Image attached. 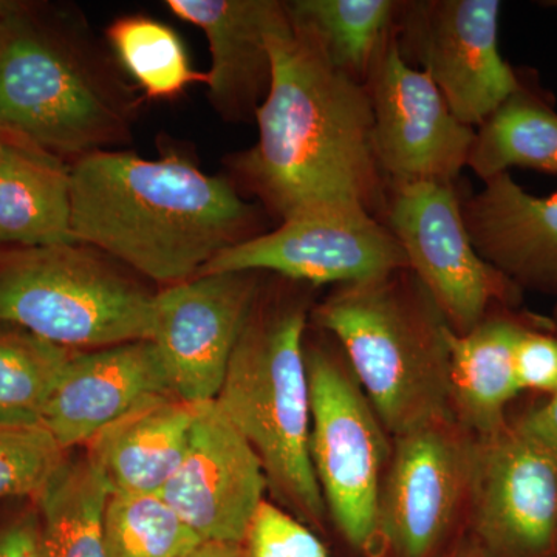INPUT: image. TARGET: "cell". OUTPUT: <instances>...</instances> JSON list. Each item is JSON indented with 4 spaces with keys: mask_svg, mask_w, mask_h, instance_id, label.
<instances>
[{
    "mask_svg": "<svg viewBox=\"0 0 557 557\" xmlns=\"http://www.w3.org/2000/svg\"><path fill=\"white\" fill-rule=\"evenodd\" d=\"M271 86L256 112L259 138L231 170L282 222L333 208L383 220L388 183L373 149L368 86L336 69L287 5L269 33Z\"/></svg>",
    "mask_w": 557,
    "mask_h": 557,
    "instance_id": "obj_1",
    "label": "cell"
},
{
    "mask_svg": "<svg viewBox=\"0 0 557 557\" xmlns=\"http://www.w3.org/2000/svg\"><path fill=\"white\" fill-rule=\"evenodd\" d=\"M70 193L75 240L164 288L199 276L220 252L262 234L258 207L178 153L161 160L89 153L70 166Z\"/></svg>",
    "mask_w": 557,
    "mask_h": 557,
    "instance_id": "obj_2",
    "label": "cell"
},
{
    "mask_svg": "<svg viewBox=\"0 0 557 557\" xmlns=\"http://www.w3.org/2000/svg\"><path fill=\"white\" fill-rule=\"evenodd\" d=\"M313 321L338 344L392 438L454 418L453 329L412 271L338 285Z\"/></svg>",
    "mask_w": 557,
    "mask_h": 557,
    "instance_id": "obj_3",
    "label": "cell"
},
{
    "mask_svg": "<svg viewBox=\"0 0 557 557\" xmlns=\"http://www.w3.org/2000/svg\"><path fill=\"white\" fill-rule=\"evenodd\" d=\"M17 2L0 21V137L53 156L108 150L127 137L124 91L84 40Z\"/></svg>",
    "mask_w": 557,
    "mask_h": 557,
    "instance_id": "obj_4",
    "label": "cell"
},
{
    "mask_svg": "<svg viewBox=\"0 0 557 557\" xmlns=\"http://www.w3.org/2000/svg\"><path fill=\"white\" fill-rule=\"evenodd\" d=\"M302 304L249 314L215 406L255 450L278 507L306 525L327 519L310 458L311 395Z\"/></svg>",
    "mask_w": 557,
    "mask_h": 557,
    "instance_id": "obj_5",
    "label": "cell"
},
{
    "mask_svg": "<svg viewBox=\"0 0 557 557\" xmlns=\"http://www.w3.org/2000/svg\"><path fill=\"white\" fill-rule=\"evenodd\" d=\"M153 299L87 245L0 251V322L69 350L150 341Z\"/></svg>",
    "mask_w": 557,
    "mask_h": 557,
    "instance_id": "obj_6",
    "label": "cell"
},
{
    "mask_svg": "<svg viewBox=\"0 0 557 557\" xmlns=\"http://www.w3.org/2000/svg\"><path fill=\"white\" fill-rule=\"evenodd\" d=\"M332 341V346L306 343L311 467L327 515L348 545L379 556V502L392 437Z\"/></svg>",
    "mask_w": 557,
    "mask_h": 557,
    "instance_id": "obj_7",
    "label": "cell"
},
{
    "mask_svg": "<svg viewBox=\"0 0 557 557\" xmlns=\"http://www.w3.org/2000/svg\"><path fill=\"white\" fill-rule=\"evenodd\" d=\"M383 222L457 335L471 332L500 307L519 309L522 289L472 245L454 183L388 185Z\"/></svg>",
    "mask_w": 557,
    "mask_h": 557,
    "instance_id": "obj_8",
    "label": "cell"
},
{
    "mask_svg": "<svg viewBox=\"0 0 557 557\" xmlns=\"http://www.w3.org/2000/svg\"><path fill=\"white\" fill-rule=\"evenodd\" d=\"M479 438L454 418L392 438L379 502V555L437 557L469 518Z\"/></svg>",
    "mask_w": 557,
    "mask_h": 557,
    "instance_id": "obj_9",
    "label": "cell"
},
{
    "mask_svg": "<svg viewBox=\"0 0 557 557\" xmlns=\"http://www.w3.org/2000/svg\"><path fill=\"white\" fill-rule=\"evenodd\" d=\"M498 0L399 2L403 58L428 73L460 123L474 129L522 87L498 47Z\"/></svg>",
    "mask_w": 557,
    "mask_h": 557,
    "instance_id": "obj_10",
    "label": "cell"
},
{
    "mask_svg": "<svg viewBox=\"0 0 557 557\" xmlns=\"http://www.w3.org/2000/svg\"><path fill=\"white\" fill-rule=\"evenodd\" d=\"M469 522L493 557L557 549V442L525 413L479 438Z\"/></svg>",
    "mask_w": 557,
    "mask_h": 557,
    "instance_id": "obj_11",
    "label": "cell"
},
{
    "mask_svg": "<svg viewBox=\"0 0 557 557\" xmlns=\"http://www.w3.org/2000/svg\"><path fill=\"white\" fill-rule=\"evenodd\" d=\"M408 269L383 220L361 208H333L285 220L220 252L201 274L270 271L300 284L348 285Z\"/></svg>",
    "mask_w": 557,
    "mask_h": 557,
    "instance_id": "obj_12",
    "label": "cell"
},
{
    "mask_svg": "<svg viewBox=\"0 0 557 557\" xmlns=\"http://www.w3.org/2000/svg\"><path fill=\"white\" fill-rule=\"evenodd\" d=\"M373 149L388 185L449 182L468 168L475 131L460 123L428 73L403 58L395 35L368 83Z\"/></svg>",
    "mask_w": 557,
    "mask_h": 557,
    "instance_id": "obj_13",
    "label": "cell"
},
{
    "mask_svg": "<svg viewBox=\"0 0 557 557\" xmlns=\"http://www.w3.org/2000/svg\"><path fill=\"white\" fill-rule=\"evenodd\" d=\"M258 299V271L201 274L157 293L150 341L172 394L190 405L218 398Z\"/></svg>",
    "mask_w": 557,
    "mask_h": 557,
    "instance_id": "obj_14",
    "label": "cell"
},
{
    "mask_svg": "<svg viewBox=\"0 0 557 557\" xmlns=\"http://www.w3.org/2000/svg\"><path fill=\"white\" fill-rule=\"evenodd\" d=\"M267 487L247 440L214 401L197 405L188 446L159 496L201 541L242 544Z\"/></svg>",
    "mask_w": 557,
    "mask_h": 557,
    "instance_id": "obj_15",
    "label": "cell"
},
{
    "mask_svg": "<svg viewBox=\"0 0 557 557\" xmlns=\"http://www.w3.org/2000/svg\"><path fill=\"white\" fill-rule=\"evenodd\" d=\"M171 391L156 344L134 341L73 350L47 406L44 426L62 449L86 446L143 399Z\"/></svg>",
    "mask_w": 557,
    "mask_h": 557,
    "instance_id": "obj_16",
    "label": "cell"
},
{
    "mask_svg": "<svg viewBox=\"0 0 557 557\" xmlns=\"http://www.w3.org/2000/svg\"><path fill=\"white\" fill-rule=\"evenodd\" d=\"M178 20L203 30L211 51L209 101L222 119L247 121L269 95V33L284 11L278 0H168Z\"/></svg>",
    "mask_w": 557,
    "mask_h": 557,
    "instance_id": "obj_17",
    "label": "cell"
},
{
    "mask_svg": "<svg viewBox=\"0 0 557 557\" xmlns=\"http://www.w3.org/2000/svg\"><path fill=\"white\" fill-rule=\"evenodd\" d=\"M483 183L461 201L472 245L522 292L557 296V190L533 196L509 172Z\"/></svg>",
    "mask_w": 557,
    "mask_h": 557,
    "instance_id": "obj_18",
    "label": "cell"
},
{
    "mask_svg": "<svg viewBox=\"0 0 557 557\" xmlns=\"http://www.w3.org/2000/svg\"><path fill=\"white\" fill-rule=\"evenodd\" d=\"M196 408L172 392L150 395L98 432L84 448L110 494H160L188 446Z\"/></svg>",
    "mask_w": 557,
    "mask_h": 557,
    "instance_id": "obj_19",
    "label": "cell"
},
{
    "mask_svg": "<svg viewBox=\"0 0 557 557\" xmlns=\"http://www.w3.org/2000/svg\"><path fill=\"white\" fill-rule=\"evenodd\" d=\"M525 311L500 307L471 332L450 333V408L461 426L478 438L508 423L509 405L522 394L515 346Z\"/></svg>",
    "mask_w": 557,
    "mask_h": 557,
    "instance_id": "obj_20",
    "label": "cell"
},
{
    "mask_svg": "<svg viewBox=\"0 0 557 557\" xmlns=\"http://www.w3.org/2000/svg\"><path fill=\"white\" fill-rule=\"evenodd\" d=\"M69 244H78L72 231L70 168L47 150L5 139L0 156V245Z\"/></svg>",
    "mask_w": 557,
    "mask_h": 557,
    "instance_id": "obj_21",
    "label": "cell"
},
{
    "mask_svg": "<svg viewBox=\"0 0 557 557\" xmlns=\"http://www.w3.org/2000/svg\"><path fill=\"white\" fill-rule=\"evenodd\" d=\"M468 168L483 182L512 168L557 174V112L537 84L523 79L480 124Z\"/></svg>",
    "mask_w": 557,
    "mask_h": 557,
    "instance_id": "obj_22",
    "label": "cell"
},
{
    "mask_svg": "<svg viewBox=\"0 0 557 557\" xmlns=\"http://www.w3.org/2000/svg\"><path fill=\"white\" fill-rule=\"evenodd\" d=\"M110 491L86 454L65 458L39 494L42 557H108L104 511Z\"/></svg>",
    "mask_w": 557,
    "mask_h": 557,
    "instance_id": "obj_23",
    "label": "cell"
},
{
    "mask_svg": "<svg viewBox=\"0 0 557 557\" xmlns=\"http://www.w3.org/2000/svg\"><path fill=\"white\" fill-rule=\"evenodd\" d=\"M292 21L309 32L329 61L366 84L373 64L394 35L399 2L394 0H293Z\"/></svg>",
    "mask_w": 557,
    "mask_h": 557,
    "instance_id": "obj_24",
    "label": "cell"
},
{
    "mask_svg": "<svg viewBox=\"0 0 557 557\" xmlns=\"http://www.w3.org/2000/svg\"><path fill=\"white\" fill-rule=\"evenodd\" d=\"M73 350L0 322V421L44 424L47 406Z\"/></svg>",
    "mask_w": 557,
    "mask_h": 557,
    "instance_id": "obj_25",
    "label": "cell"
},
{
    "mask_svg": "<svg viewBox=\"0 0 557 557\" xmlns=\"http://www.w3.org/2000/svg\"><path fill=\"white\" fill-rule=\"evenodd\" d=\"M121 67L137 81L146 97L172 100L190 84L207 83V73L196 72L177 33L149 16H123L106 32Z\"/></svg>",
    "mask_w": 557,
    "mask_h": 557,
    "instance_id": "obj_26",
    "label": "cell"
},
{
    "mask_svg": "<svg viewBox=\"0 0 557 557\" xmlns=\"http://www.w3.org/2000/svg\"><path fill=\"white\" fill-rule=\"evenodd\" d=\"M104 541L108 557H185L203 542L159 494H110Z\"/></svg>",
    "mask_w": 557,
    "mask_h": 557,
    "instance_id": "obj_27",
    "label": "cell"
},
{
    "mask_svg": "<svg viewBox=\"0 0 557 557\" xmlns=\"http://www.w3.org/2000/svg\"><path fill=\"white\" fill-rule=\"evenodd\" d=\"M65 458L67 450L44 424L21 426L0 421V498L39 497Z\"/></svg>",
    "mask_w": 557,
    "mask_h": 557,
    "instance_id": "obj_28",
    "label": "cell"
},
{
    "mask_svg": "<svg viewBox=\"0 0 557 557\" xmlns=\"http://www.w3.org/2000/svg\"><path fill=\"white\" fill-rule=\"evenodd\" d=\"M242 547L245 557H329L306 523L265 500L256 509Z\"/></svg>",
    "mask_w": 557,
    "mask_h": 557,
    "instance_id": "obj_29",
    "label": "cell"
},
{
    "mask_svg": "<svg viewBox=\"0 0 557 557\" xmlns=\"http://www.w3.org/2000/svg\"><path fill=\"white\" fill-rule=\"evenodd\" d=\"M520 391L552 397L557 392V325L552 318L527 313L515 346Z\"/></svg>",
    "mask_w": 557,
    "mask_h": 557,
    "instance_id": "obj_30",
    "label": "cell"
},
{
    "mask_svg": "<svg viewBox=\"0 0 557 557\" xmlns=\"http://www.w3.org/2000/svg\"><path fill=\"white\" fill-rule=\"evenodd\" d=\"M0 557H42L39 518L28 515L0 531Z\"/></svg>",
    "mask_w": 557,
    "mask_h": 557,
    "instance_id": "obj_31",
    "label": "cell"
},
{
    "mask_svg": "<svg viewBox=\"0 0 557 557\" xmlns=\"http://www.w3.org/2000/svg\"><path fill=\"white\" fill-rule=\"evenodd\" d=\"M552 319L557 325V307ZM525 416L539 431L545 432L557 442V392L552 397L545 398L544 405L528 410Z\"/></svg>",
    "mask_w": 557,
    "mask_h": 557,
    "instance_id": "obj_32",
    "label": "cell"
},
{
    "mask_svg": "<svg viewBox=\"0 0 557 557\" xmlns=\"http://www.w3.org/2000/svg\"><path fill=\"white\" fill-rule=\"evenodd\" d=\"M185 557H245L242 544H231V542H201L199 547L193 549Z\"/></svg>",
    "mask_w": 557,
    "mask_h": 557,
    "instance_id": "obj_33",
    "label": "cell"
},
{
    "mask_svg": "<svg viewBox=\"0 0 557 557\" xmlns=\"http://www.w3.org/2000/svg\"><path fill=\"white\" fill-rule=\"evenodd\" d=\"M437 557H493L486 552L474 537L468 541H460L453 547L445 549Z\"/></svg>",
    "mask_w": 557,
    "mask_h": 557,
    "instance_id": "obj_34",
    "label": "cell"
},
{
    "mask_svg": "<svg viewBox=\"0 0 557 557\" xmlns=\"http://www.w3.org/2000/svg\"><path fill=\"white\" fill-rule=\"evenodd\" d=\"M3 148H5V139L0 137V156H2Z\"/></svg>",
    "mask_w": 557,
    "mask_h": 557,
    "instance_id": "obj_35",
    "label": "cell"
}]
</instances>
